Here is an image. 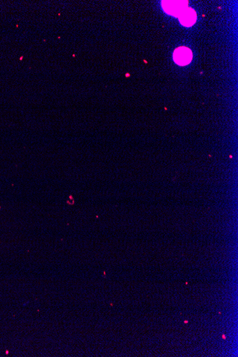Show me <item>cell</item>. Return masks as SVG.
Segmentation results:
<instances>
[{
  "mask_svg": "<svg viewBox=\"0 0 238 357\" xmlns=\"http://www.w3.org/2000/svg\"><path fill=\"white\" fill-rule=\"evenodd\" d=\"M193 58L191 50L187 47H178L173 53V59L180 66H185L190 64Z\"/></svg>",
  "mask_w": 238,
  "mask_h": 357,
  "instance_id": "cell-2",
  "label": "cell"
},
{
  "mask_svg": "<svg viewBox=\"0 0 238 357\" xmlns=\"http://www.w3.org/2000/svg\"><path fill=\"white\" fill-rule=\"evenodd\" d=\"M196 13L191 8L187 7L180 14L178 18L181 24L185 26H190L196 21Z\"/></svg>",
  "mask_w": 238,
  "mask_h": 357,
  "instance_id": "cell-3",
  "label": "cell"
},
{
  "mask_svg": "<svg viewBox=\"0 0 238 357\" xmlns=\"http://www.w3.org/2000/svg\"><path fill=\"white\" fill-rule=\"evenodd\" d=\"M187 1H163L162 6L164 10L168 14L178 17L180 14L187 8Z\"/></svg>",
  "mask_w": 238,
  "mask_h": 357,
  "instance_id": "cell-1",
  "label": "cell"
},
{
  "mask_svg": "<svg viewBox=\"0 0 238 357\" xmlns=\"http://www.w3.org/2000/svg\"><path fill=\"white\" fill-rule=\"evenodd\" d=\"M223 339H225H225H226V337H225V336L224 335V334L223 335Z\"/></svg>",
  "mask_w": 238,
  "mask_h": 357,
  "instance_id": "cell-4",
  "label": "cell"
},
{
  "mask_svg": "<svg viewBox=\"0 0 238 357\" xmlns=\"http://www.w3.org/2000/svg\"><path fill=\"white\" fill-rule=\"evenodd\" d=\"M187 322H187V321H185V322H184V323L186 324V323H187Z\"/></svg>",
  "mask_w": 238,
  "mask_h": 357,
  "instance_id": "cell-5",
  "label": "cell"
}]
</instances>
